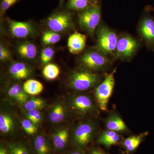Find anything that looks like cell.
Returning <instances> with one entry per match:
<instances>
[{
  "mask_svg": "<svg viewBox=\"0 0 154 154\" xmlns=\"http://www.w3.org/2000/svg\"><path fill=\"white\" fill-rule=\"evenodd\" d=\"M140 32L147 43L150 45L154 44V20L150 18L143 19L140 26Z\"/></svg>",
  "mask_w": 154,
  "mask_h": 154,
  "instance_id": "5bb4252c",
  "label": "cell"
},
{
  "mask_svg": "<svg viewBox=\"0 0 154 154\" xmlns=\"http://www.w3.org/2000/svg\"><path fill=\"white\" fill-rule=\"evenodd\" d=\"M67 154H87L84 150L82 149L75 148L68 153Z\"/></svg>",
  "mask_w": 154,
  "mask_h": 154,
  "instance_id": "e575fe53",
  "label": "cell"
},
{
  "mask_svg": "<svg viewBox=\"0 0 154 154\" xmlns=\"http://www.w3.org/2000/svg\"><path fill=\"white\" fill-rule=\"evenodd\" d=\"M10 72L16 79H27L30 75V71L25 64L17 63L12 65L10 68Z\"/></svg>",
  "mask_w": 154,
  "mask_h": 154,
  "instance_id": "d6986e66",
  "label": "cell"
},
{
  "mask_svg": "<svg viewBox=\"0 0 154 154\" xmlns=\"http://www.w3.org/2000/svg\"><path fill=\"white\" fill-rule=\"evenodd\" d=\"M82 64L89 70H100L108 66L109 61L106 55L100 51H89L82 57Z\"/></svg>",
  "mask_w": 154,
  "mask_h": 154,
  "instance_id": "52a82bcc",
  "label": "cell"
},
{
  "mask_svg": "<svg viewBox=\"0 0 154 154\" xmlns=\"http://www.w3.org/2000/svg\"><path fill=\"white\" fill-rule=\"evenodd\" d=\"M122 141L121 136L118 133L107 129L100 134L96 142L98 144L109 148L112 146L121 143Z\"/></svg>",
  "mask_w": 154,
  "mask_h": 154,
  "instance_id": "4fadbf2b",
  "label": "cell"
},
{
  "mask_svg": "<svg viewBox=\"0 0 154 154\" xmlns=\"http://www.w3.org/2000/svg\"><path fill=\"white\" fill-rule=\"evenodd\" d=\"M70 106L72 110L80 115H88L96 110V104L92 97L86 94H78L72 97Z\"/></svg>",
  "mask_w": 154,
  "mask_h": 154,
  "instance_id": "8992f818",
  "label": "cell"
},
{
  "mask_svg": "<svg viewBox=\"0 0 154 154\" xmlns=\"http://www.w3.org/2000/svg\"><path fill=\"white\" fill-rule=\"evenodd\" d=\"M60 36L57 33L54 31H47L43 33L42 41L45 45L54 44L59 42Z\"/></svg>",
  "mask_w": 154,
  "mask_h": 154,
  "instance_id": "4316f807",
  "label": "cell"
},
{
  "mask_svg": "<svg viewBox=\"0 0 154 154\" xmlns=\"http://www.w3.org/2000/svg\"><path fill=\"white\" fill-rule=\"evenodd\" d=\"M91 1H93V2H96V1H98V0H91Z\"/></svg>",
  "mask_w": 154,
  "mask_h": 154,
  "instance_id": "74e56055",
  "label": "cell"
},
{
  "mask_svg": "<svg viewBox=\"0 0 154 154\" xmlns=\"http://www.w3.org/2000/svg\"><path fill=\"white\" fill-rule=\"evenodd\" d=\"M60 69L54 64H48L46 65L42 71V74L46 79H55L60 74Z\"/></svg>",
  "mask_w": 154,
  "mask_h": 154,
  "instance_id": "d4e9b609",
  "label": "cell"
},
{
  "mask_svg": "<svg viewBox=\"0 0 154 154\" xmlns=\"http://www.w3.org/2000/svg\"><path fill=\"white\" fill-rule=\"evenodd\" d=\"M86 41V35L75 31L69 36L67 42L69 51L74 54L81 53L85 47Z\"/></svg>",
  "mask_w": 154,
  "mask_h": 154,
  "instance_id": "8fae6325",
  "label": "cell"
},
{
  "mask_svg": "<svg viewBox=\"0 0 154 154\" xmlns=\"http://www.w3.org/2000/svg\"><path fill=\"white\" fill-rule=\"evenodd\" d=\"M118 40L115 32L106 26H101L97 31V47L105 55L115 53Z\"/></svg>",
  "mask_w": 154,
  "mask_h": 154,
  "instance_id": "3957f363",
  "label": "cell"
},
{
  "mask_svg": "<svg viewBox=\"0 0 154 154\" xmlns=\"http://www.w3.org/2000/svg\"><path fill=\"white\" fill-rule=\"evenodd\" d=\"M148 134V132H146L138 135L129 137L122 140L120 144L127 152H133L143 142L145 137Z\"/></svg>",
  "mask_w": 154,
  "mask_h": 154,
  "instance_id": "2e32d148",
  "label": "cell"
},
{
  "mask_svg": "<svg viewBox=\"0 0 154 154\" xmlns=\"http://www.w3.org/2000/svg\"><path fill=\"white\" fill-rule=\"evenodd\" d=\"M54 50L50 47L44 48L42 51L41 60L42 63L47 64L52 60L54 55Z\"/></svg>",
  "mask_w": 154,
  "mask_h": 154,
  "instance_id": "f546056e",
  "label": "cell"
},
{
  "mask_svg": "<svg viewBox=\"0 0 154 154\" xmlns=\"http://www.w3.org/2000/svg\"><path fill=\"white\" fill-rule=\"evenodd\" d=\"M10 1H14V2H17L19 0H10Z\"/></svg>",
  "mask_w": 154,
  "mask_h": 154,
  "instance_id": "8d00e7d4",
  "label": "cell"
},
{
  "mask_svg": "<svg viewBox=\"0 0 154 154\" xmlns=\"http://www.w3.org/2000/svg\"><path fill=\"white\" fill-rule=\"evenodd\" d=\"M0 154H10L8 148L1 144L0 146Z\"/></svg>",
  "mask_w": 154,
  "mask_h": 154,
  "instance_id": "d590c367",
  "label": "cell"
},
{
  "mask_svg": "<svg viewBox=\"0 0 154 154\" xmlns=\"http://www.w3.org/2000/svg\"><path fill=\"white\" fill-rule=\"evenodd\" d=\"M138 47L137 42L134 38L128 35L123 36L118 38L115 54L120 59H129L134 54Z\"/></svg>",
  "mask_w": 154,
  "mask_h": 154,
  "instance_id": "ba28073f",
  "label": "cell"
},
{
  "mask_svg": "<svg viewBox=\"0 0 154 154\" xmlns=\"http://www.w3.org/2000/svg\"><path fill=\"white\" fill-rule=\"evenodd\" d=\"M69 131L67 127H62L54 131L51 137L54 148L59 152L63 151L68 145Z\"/></svg>",
  "mask_w": 154,
  "mask_h": 154,
  "instance_id": "30bf717a",
  "label": "cell"
},
{
  "mask_svg": "<svg viewBox=\"0 0 154 154\" xmlns=\"http://www.w3.org/2000/svg\"><path fill=\"white\" fill-rule=\"evenodd\" d=\"M7 148L10 154H31L28 147L22 143H11Z\"/></svg>",
  "mask_w": 154,
  "mask_h": 154,
  "instance_id": "cb8c5ba5",
  "label": "cell"
},
{
  "mask_svg": "<svg viewBox=\"0 0 154 154\" xmlns=\"http://www.w3.org/2000/svg\"><path fill=\"white\" fill-rule=\"evenodd\" d=\"M33 147L36 154H51L52 146L46 137L42 134L36 136L33 140Z\"/></svg>",
  "mask_w": 154,
  "mask_h": 154,
  "instance_id": "e0dca14e",
  "label": "cell"
},
{
  "mask_svg": "<svg viewBox=\"0 0 154 154\" xmlns=\"http://www.w3.org/2000/svg\"><path fill=\"white\" fill-rule=\"evenodd\" d=\"M71 17L67 13H59L54 14L48 18L47 25L54 32H60L68 30L72 27Z\"/></svg>",
  "mask_w": 154,
  "mask_h": 154,
  "instance_id": "9c48e42d",
  "label": "cell"
},
{
  "mask_svg": "<svg viewBox=\"0 0 154 154\" xmlns=\"http://www.w3.org/2000/svg\"><path fill=\"white\" fill-rule=\"evenodd\" d=\"M26 117L33 122L34 124H37L42 120L41 112L38 110H31L28 111L26 113Z\"/></svg>",
  "mask_w": 154,
  "mask_h": 154,
  "instance_id": "4dcf8cb0",
  "label": "cell"
},
{
  "mask_svg": "<svg viewBox=\"0 0 154 154\" xmlns=\"http://www.w3.org/2000/svg\"><path fill=\"white\" fill-rule=\"evenodd\" d=\"M10 28L13 36L18 38L28 37L32 35L34 30L33 26L28 22L14 21L10 22Z\"/></svg>",
  "mask_w": 154,
  "mask_h": 154,
  "instance_id": "7c38bea8",
  "label": "cell"
},
{
  "mask_svg": "<svg viewBox=\"0 0 154 154\" xmlns=\"http://www.w3.org/2000/svg\"><path fill=\"white\" fill-rule=\"evenodd\" d=\"M66 116V109L62 103L57 102L54 105L48 114V118L53 123H60Z\"/></svg>",
  "mask_w": 154,
  "mask_h": 154,
  "instance_id": "ac0fdd59",
  "label": "cell"
},
{
  "mask_svg": "<svg viewBox=\"0 0 154 154\" xmlns=\"http://www.w3.org/2000/svg\"><path fill=\"white\" fill-rule=\"evenodd\" d=\"M116 70H114L112 72L107 74L103 82L96 88V100L101 110H107V104L113 93L115 85L114 74Z\"/></svg>",
  "mask_w": 154,
  "mask_h": 154,
  "instance_id": "5b68a950",
  "label": "cell"
},
{
  "mask_svg": "<svg viewBox=\"0 0 154 154\" xmlns=\"http://www.w3.org/2000/svg\"><path fill=\"white\" fill-rule=\"evenodd\" d=\"M21 124L25 132L28 134L31 135L34 134L38 130V128L36 125L28 119H22L21 121Z\"/></svg>",
  "mask_w": 154,
  "mask_h": 154,
  "instance_id": "f1b7e54d",
  "label": "cell"
},
{
  "mask_svg": "<svg viewBox=\"0 0 154 154\" xmlns=\"http://www.w3.org/2000/svg\"><path fill=\"white\" fill-rule=\"evenodd\" d=\"M107 129L117 133L126 132L127 127L122 119L118 114L112 113L107 117L105 122Z\"/></svg>",
  "mask_w": 154,
  "mask_h": 154,
  "instance_id": "9a60e30c",
  "label": "cell"
},
{
  "mask_svg": "<svg viewBox=\"0 0 154 154\" xmlns=\"http://www.w3.org/2000/svg\"><path fill=\"white\" fill-rule=\"evenodd\" d=\"M8 94L10 97L22 104H25L28 100V94L19 85H15L11 87L8 91Z\"/></svg>",
  "mask_w": 154,
  "mask_h": 154,
  "instance_id": "ffe728a7",
  "label": "cell"
},
{
  "mask_svg": "<svg viewBox=\"0 0 154 154\" xmlns=\"http://www.w3.org/2000/svg\"><path fill=\"white\" fill-rule=\"evenodd\" d=\"M97 126L92 121L81 122L75 127L72 133V142L75 148L84 150L93 140Z\"/></svg>",
  "mask_w": 154,
  "mask_h": 154,
  "instance_id": "6da1fadb",
  "label": "cell"
},
{
  "mask_svg": "<svg viewBox=\"0 0 154 154\" xmlns=\"http://www.w3.org/2000/svg\"><path fill=\"white\" fill-rule=\"evenodd\" d=\"M43 85L37 80L29 79L24 83L23 89L28 94L33 96L38 95L43 91Z\"/></svg>",
  "mask_w": 154,
  "mask_h": 154,
  "instance_id": "44dd1931",
  "label": "cell"
},
{
  "mask_svg": "<svg viewBox=\"0 0 154 154\" xmlns=\"http://www.w3.org/2000/svg\"><path fill=\"white\" fill-rule=\"evenodd\" d=\"M99 82L98 75L89 70L74 72L70 79V86L77 91H85L96 86Z\"/></svg>",
  "mask_w": 154,
  "mask_h": 154,
  "instance_id": "7a4b0ae2",
  "label": "cell"
},
{
  "mask_svg": "<svg viewBox=\"0 0 154 154\" xmlns=\"http://www.w3.org/2000/svg\"><path fill=\"white\" fill-rule=\"evenodd\" d=\"M101 19V10L97 5L93 4L79 14L81 27L92 35L99 25Z\"/></svg>",
  "mask_w": 154,
  "mask_h": 154,
  "instance_id": "277c9868",
  "label": "cell"
},
{
  "mask_svg": "<svg viewBox=\"0 0 154 154\" xmlns=\"http://www.w3.org/2000/svg\"><path fill=\"white\" fill-rule=\"evenodd\" d=\"M45 105L46 103L44 100L40 98H32L24 104V107L27 111L41 110L45 107Z\"/></svg>",
  "mask_w": 154,
  "mask_h": 154,
  "instance_id": "484cf974",
  "label": "cell"
},
{
  "mask_svg": "<svg viewBox=\"0 0 154 154\" xmlns=\"http://www.w3.org/2000/svg\"><path fill=\"white\" fill-rule=\"evenodd\" d=\"M17 2L10 0H2L1 3V10L3 12L7 11Z\"/></svg>",
  "mask_w": 154,
  "mask_h": 154,
  "instance_id": "d6a6232c",
  "label": "cell"
},
{
  "mask_svg": "<svg viewBox=\"0 0 154 154\" xmlns=\"http://www.w3.org/2000/svg\"><path fill=\"white\" fill-rule=\"evenodd\" d=\"M89 0H69L68 8L72 10L82 11L89 7Z\"/></svg>",
  "mask_w": 154,
  "mask_h": 154,
  "instance_id": "83f0119b",
  "label": "cell"
},
{
  "mask_svg": "<svg viewBox=\"0 0 154 154\" xmlns=\"http://www.w3.org/2000/svg\"><path fill=\"white\" fill-rule=\"evenodd\" d=\"M18 51L22 57L32 59L36 57L37 50L34 45L30 42H25L18 48Z\"/></svg>",
  "mask_w": 154,
  "mask_h": 154,
  "instance_id": "603a6c76",
  "label": "cell"
},
{
  "mask_svg": "<svg viewBox=\"0 0 154 154\" xmlns=\"http://www.w3.org/2000/svg\"><path fill=\"white\" fill-rule=\"evenodd\" d=\"M10 53L8 50L2 45H0V59L1 60H5L8 59L10 57Z\"/></svg>",
  "mask_w": 154,
  "mask_h": 154,
  "instance_id": "1f68e13d",
  "label": "cell"
},
{
  "mask_svg": "<svg viewBox=\"0 0 154 154\" xmlns=\"http://www.w3.org/2000/svg\"><path fill=\"white\" fill-rule=\"evenodd\" d=\"M88 154H108L102 149L97 147H93L89 151Z\"/></svg>",
  "mask_w": 154,
  "mask_h": 154,
  "instance_id": "836d02e7",
  "label": "cell"
},
{
  "mask_svg": "<svg viewBox=\"0 0 154 154\" xmlns=\"http://www.w3.org/2000/svg\"><path fill=\"white\" fill-rule=\"evenodd\" d=\"M14 119L8 113H2L0 114V131L4 134H8L14 129Z\"/></svg>",
  "mask_w": 154,
  "mask_h": 154,
  "instance_id": "7402d4cb",
  "label": "cell"
}]
</instances>
